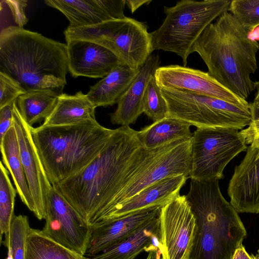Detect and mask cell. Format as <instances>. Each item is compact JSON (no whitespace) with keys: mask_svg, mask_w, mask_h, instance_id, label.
<instances>
[{"mask_svg":"<svg viewBox=\"0 0 259 259\" xmlns=\"http://www.w3.org/2000/svg\"><path fill=\"white\" fill-rule=\"evenodd\" d=\"M190 125L182 120L166 117L137 131L143 148L151 150L169 143L191 138Z\"/></svg>","mask_w":259,"mask_h":259,"instance_id":"obj_25","label":"cell"},{"mask_svg":"<svg viewBox=\"0 0 259 259\" xmlns=\"http://www.w3.org/2000/svg\"><path fill=\"white\" fill-rule=\"evenodd\" d=\"M240 133L246 145L255 149L259 155V118L253 120L248 127L241 130Z\"/></svg>","mask_w":259,"mask_h":259,"instance_id":"obj_34","label":"cell"},{"mask_svg":"<svg viewBox=\"0 0 259 259\" xmlns=\"http://www.w3.org/2000/svg\"><path fill=\"white\" fill-rule=\"evenodd\" d=\"M151 0H128L125 1V4L133 13L138 8L144 5H148Z\"/></svg>","mask_w":259,"mask_h":259,"instance_id":"obj_37","label":"cell"},{"mask_svg":"<svg viewBox=\"0 0 259 259\" xmlns=\"http://www.w3.org/2000/svg\"><path fill=\"white\" fill-rule=\"evenodd\" d=\"M0 71L29 92L51 90L59 95L69 72L66 44L15 25L0 33Z\"/></svg>","mask_w":259,"mask_h":259,"instance_id":"obj_3","label":"cell"},{"mask_svg":"<svg viewBox=\"0 0 259 259\" xmlns=\"http://www.w3.org/2000/svg\"><path fill=\"white\" fill-rule=\"evenodd\" d=\"M59 94L51 90L27 92L16 100L18 108L30 126L47 119L53 111Z\"/></svg>","mask_w":259,"mask_h":259,"instance_id":"obj_26","label":"cell"},{"mask_svg":"<svg viewBox=\"0 0 259 259\" xmlns=\"http://www.w3.org/2000/svg\"><path fill=\"white\" fill-rule=\"evenodd\" d=\"M7 6L13 18L16 26L23 28L28 22V19L25 13V8L27 6L28 1L26 0H5L3 1Z\"/></svg>","mask_w":259,"mask_h":259,"instance_id":"obj_33","label":"cell"},{"mask_svg":"<svg viewBox=\"0 0 259 259\" xmlns=\"http://www.w3.org/2000/svg\"><path fill=\"white\" fill-rule=\"evenodd\" d=\"M191 138L177 141L151 149H144L111 204L95 224L115 207L162 179L185 176L189 178Z\"/></svg>","mask_w":259,"mask_h":259,"instance_id":"obj_8","label":"cell"},{"mask_svg":"<svg viewBox=\"0 0 259 259\" xmlns=\"http://www.w3.org/2000/svg\"><path fill=\"white\" fill-rule=\"evenodd\" d=\"M250 257L251 259H259V249L255 254H251Z\"/></svg>","mask_w":259,"mask_h":259,"instance_id":"obj_40","label":"cell"},{"mask_svg":"<svg viewBox=\"0 0 259 259\" xmlns=\"http://www.w3.org/2000/svg\"><path fill=\"white\" fill-rule=\"evenodd\" d=\"M160 63L158 55H151L149 57L136 78L118 99L115 111L110 114L113 124L129 126L135 123L143 113L142 101L144 92Z\"/></svg>","mask_w":259,"mask_h":259,"instance_id":"obj_21","label":"cell"},{"mask_svg":"<svg viewBox=\"0 0 259 259\" xmlns=\"http://www.w3.org/2000/svg\"><path fill=\"white\" fill-rule=\"evenodd\" d=\"M155 77L160 88L178 90L212 97L249 106L250 104L224 87L208 72L178 65L158 67Z\"/></svg>","mask_w":259,"mask_h":259,"instance_id":"obj_14","label":"cell"},{"mask_svg":"<svg viewBox=\"0 0 259 259\" xmlns=\"http://www.w3.org/2000/svg\"><path fill=\"white\" fill-rule=\"evenodd\" d=\"M13 124L20 148L21 161L29 190L35 206V216L45 219L49 195L53 186L44 170L34 145L31 127L24 120L17 106L14 105Z\"/></svg>","mask_w":259,"mask_h":259,"instance_id":"obj_13","label":"cell"},{"mask_svg":"<svg viewBox=\"0 0 259 259\" xmlns=\"http://www.w3.org/2000/svg\"><path fill=\"white\" fill-rule=\"evenodd\" d=\"M141 69V68H140ZM119 64L106 76L90 87L87 96L96 107L112 106L128 88L140 72Z\"/></svg>","mask_w":259,"mask_h":259,"instance_id":"obj_22","label":"cell"},{"mask_svg":"<svg viewBox=\"0 0 259 259\" xmlns=\"http://www.w3.org/2000/svg\"><path fill=\"white\" fill-rule=\"evenodd\" d=\"M31 228L26 215H15L2 241L12 259H25L27 237Z\"/></svg>","mask_w":259,"mask_h":259,"instance_id":"obj_28","label":"cell"},{"mask_svg":"<svg viewBox=\"0 0 259 259\" xmlns=\"http://www.w3.org/2000/svg\"><path fill=\"white\" fill-rule=\"evenodd\" d=\"M48 6L58 10L72 27L96 25L125 16V0H45Z\"/></svg>","mask_w":259,"mask_h":259,"instance_id":"obj_17","label":"cell"},{"mask_svg":"<svg viewBox=\"0 0 259 259\" xmlns=\"http://www.w3.org/2000/svg\"><path fill=\"white\" fill-rule=\"evenodd\" d=\"M155 75V74H154ZM143 112L153 122L167 117L168 107L155 76L149 82L142 101Z\"/></svg>","mask_w":259,"mask_h":259,"instance_id":"obj_30","label":"cell"},{"mask_svg":"<svg viewBox=\"0 0 259 259\" xmlns=\"http://www.w3.org/2000/svg\"><path fill=\"white\" fill-rule=\"evenodd\" d=\"M231 3L182 0L173 7H164L165 19L159 28L151 32L154 50L177 54L186 66L196 39L215 18L229 11Z\"/></svg>","mask_w":259,"mask_h":259,"instance_id":"obj_6","label":"cell"},{"mask_svg":"<svg viewBox=\"0 0 259 259\" xmlns=\"http://www.w3.org/2000/svg\"><path fill=\"white\" fill-rule=\"evenodd\" d=\"M159 218L161 259H189L195 219L185 195H180L162 206Z\"/></svg>","mask_w":259,"mask_h":259,"instance_id":"obj_12","label":"cell"},{"mask_svg":"<svg viewBox=\"0 0 259 259\" xmlns=\"http://www.w3.org/2000/svg\"><path fill=\"white\" fill-rule=\"evenodd\" d=\"M0 147L3 163L12 176L17 193L23 203L34 214L35 206L22 165L14 124L0 141Z\"/></svg>","mask_w":259,"mask_h":259,"instance_id":"obj_24","label":"cell"},{"mask_svg":"<svg viewBox=\"0 0 259 259\" xmlns=\"http://www.w3.org/2000/svg\"><path fill=\"white\" fill-rule=\"evenodd\" d=\"M257 92L253 102L250 103L252 120L259 118V81H257Z\"/></svg>","mask_w":259,"mask_h":259,"instance_id":"obj_36","label":"cell"},{"mask_svg":"<svg viewBox=\"0 0 259 259\" xmlns=\"http://www.w3.org/2000/svg\"><path fill=\"white\" fill-rule=\"evenodd\" d=\"M143 150L137 131L121 126L87 166L53 187L92 227L121 189Z\"/></svg>","mask_w":259,"mask_h":259,"instance_id":"obj_1","label":"cell"},{"mask_svg":"<svg viewBox=\"0 0 259 259\" xmlns=\"http://www.w3.org/2000/svg\"><path fill=\"white\" fill-rule=\"evenodd\" d=\"M231 259H251L250 255L247 252L244 246L241 244L238 247Z\"/></svg>","mask_w":259,"mask_h":259,"instance_id":"obj_38","label":"cell"},{"mask_svg":"<svg viewBox=\"0 0 259 259\" xmlns=\"http://www.w3.org/2000/svg\"><path fill=\"white\" fill-rule=\"evenodd\" d=\"M229 11L250 32L259 26V0L232 1Z\"/></svg>","mask_w":259,"mask_h":259,"instance_id":"obj_31","label":"cell"},{"mask_svg":"<svg viewBox=\"0 0 259 259\" xmlns=\"http://www.w3.org/2000/svg\"><path fill=\"white\" fill-rule=\"evenodd\" d=\"M185 196L195 219L189 259H231L247 232L238 212L223 196L219 180H191Z\"/></svg>","mask_w":259,"mask_h":259,"instance_id":"obj_4","label":"cell"},{"mask_svg":"<svg viewBox=\"0 0 259 259\" xmlns=\"http://www.w3.org/2000/svg\"><path fill=\"white\" fill-rule=\"evenodd\" d=\"M42 232L61 245L86 255L92 226L55 187L51 189L46 208Z\"/></svg>","mask_w":259,"mask_h":259,"instance_id":"obj_11","label":"cell"},{"mask_svg":"<svg viewBox=\"0 0 259 259\" xmlns=\"http://www.w3.org/2000/svg\"><path fill=\"white\" fill-rule=\"evenodd\" d=\"M146 259H161V252L160 250L150 251Z\"/></svg>","mask_w":259,"mask_h":259,"instance_id":"obj_39","label":"cell"},{"mask_svg":"<svg viewBox=\"0 0 259 259\" xmlns=\"http://www.w3.org/2000/svg\"><path fill=\"white\" fill-rule=\"evenodd\" d=\"M159 215L142 225L116 243L88 259H135L143 251L161 252Z\"/></svg>","mask_w":259,"mask_h":259,"instance_id":"obj_20","label":"cell"},{"mask_svg":"<svg viewBox=\"0 0 259 259\" xmlns=\"http://www.w3.org/2000/svg\"><path fill=\"white\" fill-rule=\"evenodd\" d=\"M238 130L198 127L191 138L189 178L208 181L224 178V170L247 146Z\"/></svg>","mask_w":259,"mask_h":259,"instance_id":"obj_10","label":"cell"},{"mask_svg":"<svg viewBox=\"0 0 259 259\" xmlns=\"http://www.w3.org/2000/svg\"><path fill=\"white\" fill-rule=\"evenodd\" d=\"M188 179L182 175L158 181L115 207L98 223L120 218L152 206H163L180 195V190Z\"/></svg>","mask_w":259,"mask_h":259,"instance_id":"obj_19","label":"cell"},{"mask_svg":"<svg viewBox=\"0 0 259 259\" xmlns=\"http://www.w3.org/2000/svg\"><path fill=\"white\" fill-rule=\"evenodd\" d=\"M9 171L2 161L0 162V231L2 236L9 229L11 222L15 216L14 205L16 189L13 187Z\"/></svg>","mask_w":259,"mask_h":259,"instance_id":"obj_29","label":"cell"},{"mask_svg":"<svg viewBox=\"0 0 259 259\" xmlns=\"http://www.w3.org/2000/svg\"><path fill=\"white\" fill-rule=\"evenodd\" d=\"M64 34L66 41L85 40L107 48L120 64L135 70L141 68L154 51L147 23L127 17L91 26H68Z\"/></svg>","mask_w":259,"mask_h":259,"instance_id":"obj_7","label":"cell"},{"mask_svg":"<svg viewBox=\"0 0 259 259\" xmlns=\"http://www.w3.org/2000/svg\"><path fill=\"white\" fill-rule=\"evenodd\" d=\"M250 33L227 11L205 28L192 48L213 78L245 100L257 87L250 75L257 68L259 44Z\"/></svg>","mask_w":259,"mask_h":259,"instance_id":"obj_2","label":"cell"},{"mask_svg":"<svg viewBox=\"0 0 259 259\" xmlns=\"http://www.w3.org/2000/svg\"><path fill=\"white\" fill-rule=\"evenodd\" d=\"M161 206L142 209L117 219L103 221L92 227L87 255L98 254L147 222L158 217Z\"/></svg>","mask_w":259,"mask_h":259,"instance_id":"obj_18","label":"cell"},{"mask_svg":"<svg viewBox=\"0 0 259 259\" xmlns=\"http://www.w3.org/2000/svg\"><path fill=\"white\" fill-rule=\"evenodd\" d=\"M25 259H88L56 242L42 230L31 228L26 239Z\"/></svg>","mask_w":259,"mask_h":259,"instance_id":"obj_27","label":"cell"},{"mask_svg":"<svg viewBox=\"0 0 259 259\" xmlns=\"http://www.w3.org/2000/svg\"><path fill=\"white\" fill-rule=\"evenodd\" d=\"M228 194L238 213H259V155L250 145L240 164L235 166Z\"/></svg>","mask_w":259,"mask_h":259,"instance_id":"obj_15","label":"cell"},{"mask_svg":"<svg viewBox=\"0 0 259 259\" xmlns=\"http://www.w3.org/2000/svg\"><path fill=\"white\" fill-rule=\"evenodd\" d=\"M26 92L18 81L0 71V109L12 103Z\"/></svg>","mask_w":259,"mask_h":259,"instance_id":"obj_32","label":"cell"},{"mask_svg":"<svg viewBox=\"0 0 259 259\" xmlns=\"http://www.w3.org/2000/svg\"><path fill=\"white\" fill-rule=\"evenodd\" d=\"M16 101L0 109V141L13 126V109Z\"/></svg>","mask_w":259,"mask_h":259,"instance_id":"obj_35","label":"cell"},{"mask_svg":"<svg viewBox=\"0 0 259 259\" xmlns=\"http://www.w3.org/2000/svg\"><path fill=\"white\" fill-rule=\"evenodd\" d=\"M69 72L73 77L103 78L120 64L107 48L85 40L66 41Z\"/></svg>","mask_w":259,"mask_h":259,"instance_id":"obj_16","label":"cell"},{"mask_svg":"<svg viewBox=\"0 0 259 259\" xmlns=\"http://www.w3.org/2000/svg\"><path fill=\"white\" fill-rule=\"evenodd\" d=\"M96 108L87 94L81 91L74 95L62 93L58 96L57 103L53 111L41 125H66L96 120Z\"/></svg>","mask_w":259,"mask_h":259,"instance_id":"obj_23","label":"cell"},{"mask_svg":"<svg viewBox=\"0 0 259 259\" xmlns=\"http://www.w3.org/2000/svg\"><path fill=\"white\" fill-rule=\"evenodd\" d=\"M31 132L48 178L56 186L87 166L103 150L114 130L90 120L31 127Z\"/></svg>","mask_w":259,"mask_h":259,"instance_id":"obj_5","label":"cell"},{"mask_svg":"<svg viewBox=\"0 0 259 259\" xmlns=\"http://www.w3.org/2000/svg\"><path fill=\"white\" fill-rule=\"evenodd\" d=\"M168 107L167 117L198 127L242 130L252 120L250 105L235 104L220 99L160 88Z\"/></svg>","mask_w":259,"mask_h":259,"instance_id":"obj_9","label":"cell"}]
</instances>
